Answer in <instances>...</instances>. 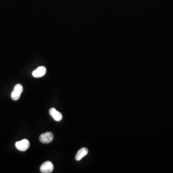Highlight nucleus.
I'll return each instance as SVG.
<instances>
[{
    "mask_svg": "<svg viewBox=\"0 0 173 173\" xmlns=\"http://www.w3.org/2000/svg\"><path fill=\"white\" fill-rule=\"evenodd\" d=\"M23 86L20 84H17L14 87V89L11 93V98L14 100H18L23 92Z\"/></svg>",
    "mask_w": 173,
    "mask_h": 173,
    "instance_id": "nucleus-1",
    "label": "nucleus"
},
{
    "mask_svg": "<svg viewBox=\"0 0 173 173\" xmlns=\"http://www.w3.org/2000/svg\"><path fill=\"white\" fill-rule=\"evenodd\" d=\"M15 147L18 150L25 152L29 149L30 146V143L27 139H24L21 141H17L15 143Z\"/></svg>",
    "mask_w": 173,
    "mask_h": 173,
    "instance_id": "nucleus-2",
    "label": "nucleus"
},
{
    "mask_svg": "<svg viewBox=\"0 0 173 173\" xmlns=\"http://www.w3.org/2000/svg\"><path fill=\"white\" fill-rule=\"evenodd\" d=\"M54 136L53 133L47 132L42 134L40 136V140L41 142L47 144L51 142L53 140Z\"/></svg>",
    "mask_w": 173,
    "mask_h": 173,
    "instance_id": "nucleus-3",
    "label": "nucleus"
},
{
    "mask_svg": "<svg viewBox=\"0 0 173 173\" xmlns=\"http://www.w3.org/2000/svg\"><path fill=\"white\" fill-rule=\"evenodd\" d=\"M54 167L52 162L50 161H46L41 164L40 170L41 173H50L53 171Z\"/></svg>",
    "mask_w": 173,
    "mask_h": 173,
    "instance_id": "nucleus-4",
    "label": "nucleus"
},
{
    "mask_svg": "<svg viewBox=\"0 0 173 173\" xmlns=\"http://www.w3.org/2000/svg\"><path fill=\"white\" fill-rule=\"evenodd\" d=\"M49 113L53 118L56 121H60L62 119V114L57 111L55 108H51L49 110Z\"/></svg>",
    "mask_w": 173,
    "mask_h": 173,
    "instance_id": "nucleus-5",
    "label": "nucleus"
},
{
    "mask_svg": "<svg viewBox=\"0 0 173 173\" xmlns=\"http://www.w3.org/2000/svg\"><path fill=\"white\" fill-rule=\"evenodd\" d=\"M46 69L45 67L41 66L39 67L36 70H34L32 73V75L35 78H41L44 76L46 74Z\"/></svg>",
    "mask_w": 173,
    "mask_h": 173,
    "instance_id": "nucleus-6",
    "label": "nucleus"
},
{
    "mask_svg": "<svg viewBox=\"0 0 173 173\" xmlns=\"http://www.w3.org/2000/svg\"><path fill=\"white\" fill-rule=\"evenodd\" d=\"M88 153V150L86 148H82L80 149L76 154L75 159L77 161H80L85 157L86 155H87Z\"/></svg>",
    "mask_w": 173,
    "mask_h": 173,
    "instance_id": "nucleus-7",
    "label": "nucleus"
}]
</instances>
